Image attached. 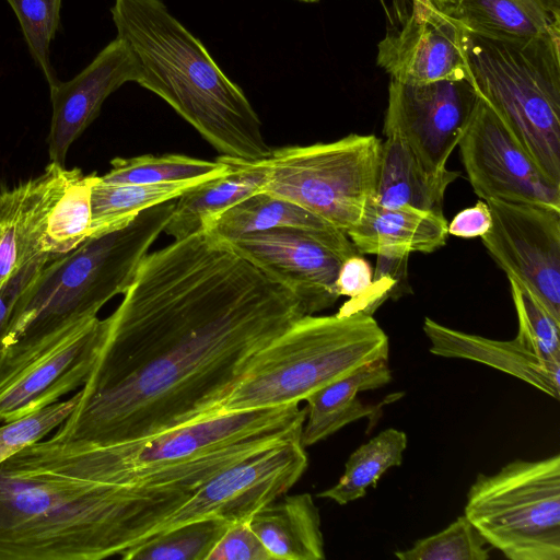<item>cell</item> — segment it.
<instances>
[{
  "label": "cell",
  "instance_id": "8992f818",
  "mask_svg": "<svg viewBox=\"0 0 560 560\" xmlns=\"http://www.w3.org/2000/svg\"><path fill=\"white\" fill-rule=\"evenodd\" d=\"M464 54L477 94L560 186V33L501 39L465 30Z\"/></svg>",
  "mask_w": 560,
  "mask_h": 560
},
{
  "label": "cell",
  "instance_id": "4316f807",
  "mask_svg": "<svg viewBox=\"0 0 560 560\" xmlns=\"http://www.w3.org/2000/svg\"><path fill=\"white\" fill-rule=\"evenodd\" d=\"M406 447L407 435L404 431L394 428L381 431L351 453L338 482L317 497L340 505L363 498L369 487H376L382 475L401 465Z\"/></svg>",
  "mask_w": 560,
  "mask_h": 560
},
{
  "label": "cell",
  "instance_id": "3957f363",
  "mask_svg": "<svg viewBox=\"0 0 560 560\" xmlns=\"http://www.w3.org/2000/svg\"><path fill=\"white\" fill-rule=\"evenodd\" d=\"M117 37L138 65L137 84L165 101L222 156L261 161L271 150L245 93L162 0H114Z\"/></svg>",
  "mask_w": 560,
  "mask_h": 560
},
{
  "label": "cell",
  "instance_id": "83f0119b",
  "mask_svg": "<svg viewBox=\"0 0 560 560\" xmlns=\"http://www.w3.org/2000/svg\"><path fill=\"white\" fill-rule=\"evenodd\" d=\"M110 170L100 180L105 184H158L188 179L208 180L229 171V163L220 156L206 161L180 154L116 158Z\"/></svg>",
  "mask_w": 560,
  "mask_h": 560
},
{
  "label": "cell",
  "instance_id": "ac0fdd59",
  "mask_svg": "<svg viewBox=\"0 0 560 560\" xmlns=\"http://www.w3.org/2000/svg\"><path fill=\"white\" fill-rule=\"evenodd\" d=\"M423 331L429 339L430 352L445 358L477 361L537 387L559 399L560 364H548L514 338L493 340L446 327L425 317Z\"/></svg>",
  "mask_w": 560,
  "mask_h": 560
},
{
  "label": "cell",
  "instance_id": "603a6c76",
  "mask_svg": "<svg viewBox=\"0 0 560 560\" xmlns=\"http://www.w3.org/2000/svg\"><path fill=\"white\" fill-rule=\"evenodd\" d=\"M249 525L273 560H323L319 510L310 493L283 494L257 511Z\"/></svg>",
  "mask_w": 560,
  "mask_h": 560
},
{
  "label": "cell",
  "instance_id": "d4e9b609",
  "mask_svg": "<svg viewBox=\"0 0 560 560\" xmlns=\"http://www.w3.org/2000/svg\"><path fill=\"white\" fill-rule=\"evenodd\" d=\"M338 230L318 215L281 197L258 191L203 223L202 230L225 241L276 228Z\"/></svg>",
  "mask_w": 560,
  "mask_h": 560
},
{
  "label": "cell",
  "instance_id": "8fae6325",
  "mask_svg": "<svg viewBox=\"0 0 560 560\" xmlns=\"http://www.w3.org/2000/svg\"><path fill=\"white\" fill-rule=\"evenodd\" d=\"M492 226L481 242L508 279L526 288L560 320V210L486 201Z\"/></svg>",
  "mask_w": 560,
  "mask_h": 560
},
{
  "label": "cell",
  "instance_id": "8d00e7d4",
  "mask_svg": "<svg viewBox=\"0 0 560 560\" xmlns=\"http://www.w3.org/2000/svg\"><path fill=\"white\" fill-rule=\"evenodd\" d=\"M373 271L370 262L355 254L342 260L337 279L336 288L339 296L346 295L349 300L362 296L372 284Z\"/></svg>",
  "mask_w": 560,
  "mask_h": 560
},
{
  "label": "cell",
  "instance_id": "7c38bea8",
  "mask_svg": "<svg viewBox=\"0 0 560 560\" xmlns=\"http://www.w3.org/2000/svg\"><path fill=\"white\" fill-rule=\"evenodd\" d=\"M477 100L469 79L423 84L390 79L383 133L401 140L428 171H444Z\"/></svg>",
  "mask_w": 560,
  "mask_h": 560
},
{
  "label": "cell",
  "instance_id": "277c9868",
  "mask_svg": "<svg viewBox=\"0 0 560 560\" xmlns=\"http://www.w3.org/2000/svg\"><path fill=\"white\" fill-rule=\"evenodd\" d=\"M174 202L140 212L129 224L88 237L49 260L18 299L0 340V387L131 284L171 218Z\"/></svg>",
  "mask_w": 560,
  "mask_h": 560
},
{
  "label": "cell",
  "instance_id": "e0dca14e",
  "mask_svg": "<svg viewBox=\"0 0 560 560\" xmlns=\"http://www.w3.org/2000/svg\"><path fill=\"white\" fill-rule=\"evenodd\" d=\"M69 175L70 170L49 163L40 175L0 191V291L40 258L51 257L49 218Z\"/></svg>",
  "mask_w": 560,
  "mask_h": 560
},
{
  "label": "cell",
  "instance_id": "4fadbf2b",
  "mask_svg": "<svg viewBox=\"0 0 560 560\" xmlns=\"http://www.w3.org/2000/svg\"><path fill=\"white\" fill-rule=\"evenodd\" d=\"M390 25L377 45L376 63L392 80L423 84L469 79L464 26L429 0H396Z\"/></svg>",
  "mask_w": 560,
  "mask_h": 560
},
{
  "label": "cell",
  "instance_id": "f35d334b",
  "mask_svg": "<svg viewBox=\"0 0 560 560\" xmlns=\"http://www.w3.org/2000/svg\"><path fill=\"white\" fill-rule=\"evenodd\" d=\"M49 260H51L50 257L40 258L0 291V340L18 299Z\"/></svg>",
  "mask_w": 560,
  "mask_h": 560
},
{
  "label": "cell",
  "instance_id": "ab89813d",
  "mask_svg": "<svg viewBox=\"0 0 560 560\" xmlns=\"http://www.w3.org/2000/svg\"><path fill=\"white\" fill-rule=\"evenodd\" d=\"M429 1H431L432 3L440 5V7H446V5L454 4L456 0H429Z\"/></svg>",
  "mask_w": 560,
  "mask_h": 560
},
{
  "label": "cell",
  "instance_id": "7a4b0ae2",
  "mask_svg": "<svg viewBox=\"0 0 560 560\" xmlns=\"http://www.w3.org/2000/svg\"><path fill=\"white\" fill-rule=\"evenodd\" d=\"M201 485H117L100 444L30 443L0 463V560L120 557Z\"/></svg>",
  "mask_w": 560,
  "mask_h": 560
},
{
  "label": "cell",
  "instance_id": "ffe728a7",
  "mask_svg": "<svg viewBox=\"0 0 560 560\" xmlns=\"http://www.w3.org/2000/svg\"><path fill=\"white\" fill-rule=\"evenodd\" d=\"M390 381L388 359L382 358L361 365L311 394L305 398L302 445L312 446L347 424L375 415L380 407L363 404L358 395L363 390L385 386Z\"/></svg>",
  "mask_w": 560,
  "mask_h": 560
},
{
  "label": "cell",
  "instance_id": "1f68e13d",
  "mask_svg": "<svg viewBox=\"0 0 560 560\" xmlns=\"http://www.w3.org/2000/svg\"><path fill=\"white\" fill-rule=\"evenodd\" d=\"M14 11L28 51L48 86L57 80L50 62V44L60 30L62 0H7Z\"/></svg>",
  "mask_w": 560,
  "mask_h": 560
},
{
  "label": "cell",
  "instance_id": "5bb4252c",
  "mask_svg": "<svg viewBox=\"0 0 560 560\" xmlns=\"http://www.w3.org/2000/svg\"><path fill=\"white\" fill-rule=\"evenodd\" d=\"M457 147L468 182L481 200L560 210V186L540 173L479 95Z\"/></svg>",
  "mask_w": 560,
  "mask_h": 560
},
{
  "label": "cell",
  "instance_id": "f1b7e54d",
  "mask_svg": "<svg viewBox=\"0 0 560 560\" xmlns=\"http://www.w3.org/2000/svg\"><path fill=\"white\" fill-rule=\"evenodd\" d=\"M229 523L222 518H202L151 535L129 549L122 560H207Z\"/></svg>",
  "mask_w": 560,
  "mask_h": 560
},
{
  "label": "cell",
  "instance_id": "484cf974",
  "mask_svg": "<svg viewBox=\"0 0 560 560\" xmlns=\"http://www.w3.org/2000/svg\"><path fill=\"white\" fill-rule=\"evenodd\" d=\"M203 182L188 179L158 184H105L97 176L91 191L90 237L124 228L140 212L177 199Z\"/></svg>",
  "mask_w": 560,
  "mask_h": 560
},
{
  "label": "cell",
  "instance_id": "60d3db41",
  "mask_svg": "<svg viewBox=\"0 0 560 560\" xmlns=\"http://www.w3.org/2000/svg\"><path fill=\"white\" fill-rule=\"evenodd\" d=\"M294 1L304 2V3H316L320 0H294Z\"/></svg>",
  "mask_w": 560,
  "mask_h": 560
},
{
  "label": "cell",
  "instance_id": "30bf717a",
  "mask_svg": "<svg viewBox=\"0 0 560 560\" xmlns=\"http://www.w3.org/2000/svg\"><path fill=\"white\" fill-rule=\"evenodd\" d=\"M307 464L301 439L250 455L210 477L149 536L202 518L249 521L257 511L285 494Z\"/></svg>",
  "mask_w": 560,
  "mask_h": 560
},
{
  "label": "cell",
  "instance_id": "6da1fadb",
  "mask_svg": "<svg viewBox=\"0 0 560 560\" xmlns=\"http://www.w3.org/2000/svg\"><path fill=\"white\" fill-rule=\"evenodd\" d=\"M288 288L201 230L147 255L51 439L112 444L209 417L252 358L305 316Z\"/></svg>",
  "mask_w": 560,
  "mask_h": 560
},
{
  "label": "cell",
  "instance_id": "74e56055",
  "mask_svg": "<svg viewBox=\"0 0 560 560\" xmlns=\"http://www.w3.org/2000/svg\"><path fill=\"white\" fill-rule=\"evenodd\" d=\"M492 226V215L486 201L479 200L472 207L463 209L447 223L451 235L472 238L481 237Z\"/></svg>",
  "mask_w": 560,
  "mask_h": 560
},
{
  "label": "cell",
  "instance_id": "d6a6232c",
  "mask_svg": "<svg viewBox=\"0 0 560 560\" xmlns=\"http://www.w3.org/2000/svg\"><path fill=\"white\" fill-rule=\"evenodd\" d=\"M395 556L400 560H487L490 557L487 541L465 514Z\"/></svg>",
  "mask_w": 560,
  "mask_h": 560
},
{
  "label": "cell",
  "instance_id": "836d02e7",
  "mask_svg": "<svg viewBox=\"0 0 560 560\" xmlns=\"http://www.w3.org/2000/svg\"><path fill=\"white\" fill-rule=\"evenodd\" d=\"M80 390L65 401H57L34 413L0 427V463L30 443L57 429L73 411Z\"/></svg>",
  "mask_w": 560,
  "mask_h": 560
},
{
  "label": "cell",
  "instance_id": "9a60e30c",
  "mask_svg": "<svg viewBox=\"0 0 560 560\" xmlns=\"http://www.w3.org/2000/svg\"><path fill=\"white\" fill-rule=\"evenodd\" d=\"M109 327V318L85 320L24 366L0 387V421L34 413L83 386Z\"/></svg>",
  "mask_w": 560,
  "mask_h": 560
},
{
  "label": "cell",
  "instance_id": "52a82bcc",
  "mask_svg": "<svg viewBox=\"0 0 560 560\" xmlns=\"http://www.w3.org/2000/svg\"><path fill=\"white\" fill-rule=\"evenodd\" d=\"M511 560L560 559V456L515 459L479 474L464 513Z\"/></svg>",
  "mask_w": 560,
  "mask_h": 560
},
{
  "label": "cell",
  "instance_id": "cb8c5ba5",
  "mask_svg": "<svg viewBox=\"0 0 560 560\" xmlns=\"http://www.w3.org/2000/svg\"><path fill=\"white\" fill-rule=\"evenodd\" d=\"M465 30L524 39L560 33V0H456L445 7Z\"/></svg>",
  "mask_w": 560,
  "mask_h": 560
},
{
  "label": "cell",
  "instance_id": "e575fe53",
  "mask_svg": "<svg viewBox=\"0 0 560 560\" xmlns=\"http://www.w3.org/2000/svg\"><path fill=\"white\" fill-rule=\"evenodd\" d=\"M408 257L390 258L377 256L372 284L362 296L349 300L337 312L339 315L364 313L373 315L386 300L404 294L407 279Z\"/></svg>",
  "mask_w": 560,
  "mask_h": 560
},
{
  "label": "cell",
  "instance_id": "d590c367",
  "mask_svg": "<svg viewBox=\"0 0 560 560\" xmlns=\"http://www.w3.org/2000/svg\"><path fill=\"white\" fill-rule=\"evenodd\" d=\"M207 560H273L249 525V521L231 523Z\"/></svg>",
  "mask_w": 560,
  "mask_h": 560
},
{
  "label": "cell",
  "instance_id": "44dd1931",
  "mask_svg": "<svg viewBox=\"0 0 560 560\" xmlns=\"http://www.w3.org/2000/svg\"><path fill=\"white\" fill-rule=\"evenodd\" d=\"M222 158L230 166L225 174L189 188L174 202L164 229L174 241L201 231L207 220L262 190L268 177L265 160Z\"/></svg>",
  "mask_w": 560,
  "mask_h": 560
},
{
  "label": "cell",
  "instance_id": "9c48e42d",
  "mask_svg": "<svg viewBox=\"0 0 560 560\" xmlns=\"http://www.w3.org/2000/svg\"><path fill=\"white\" fill-rule=\"evenodd\" d=\"M237 255L291 290L306 315L339 299L336 279L343 259L360 254L339 230L276 228L222 241Z\"/></svg>",
  "mask_w": 560,
  "mask_h": 560
},
{
  "label": "cell",
  "instance_id": "5b68a950",
  "mask_svg": "<svg viewBox=\"0 0 560 560\" xmlns=\"http://www.w3.org/2000/svg\"><path fill=\"white\" fill-rule=\"evenodd\" d=\"M388 351L373 315H305L252 358L220 411L299 404L361 365L388 359Z\"/></svg>",
  "mask_w": 560,
  "mask_h": 560
},
{
  "label": "cell",
  "instance_id": "4dcf8cb0",
  "mask_svg": "<svg viewBox=\"0 0 560 560\" xmlns=\"http://www.w3.org/2000/svg\"><path fill=\"white\" fill-rule=\"evenodd\" d=\"M512 301L518 320L515 337L540 360L560 364V320L556 319L523 285L510 280Z\"/></svg>",
  "mask_w": 560,
  "mask_h": 560
},
{
  "label": "cell",
  "instance_id": "ba28073f",
  "mask_svg": "<svg viewBox=\"0 0 560 560\" xmlns=\"http://www.w3.org/2000/svg\"><path fill=\"white\" fill-rule=\"evenodd\" d=\"M381 148L373 135L350 133L271 150L261 191L290 200L347 234L374 199Z\"/></svg>",
  "mask_w": 560,
  "mask_h": 560
},
{
  "label": "cell",
  "instance_id": "7402d4cb",
  "mask_svg": "<svg viewBox=\"0 0 560 560\" xmlns=\"http://www.w3.org/2000/svg\"><path fill=\"white\" fill-rule=\"evenodd\" d=\"M460 176L457 171H428L396 137L382 142L374 201L383 208L412 207L443 214L447 187Z\"/></svg>",
  "mask_w": 560,
  "mask_h": 560
},
{
  "label": "cell",
  "instance_id": "f546056e",
  "mask_svg": "<svg viewBox=\"0 0 560 560\" xmlns=\"http://www.w3.org/2000/svg\"><path fill=\"white\" fill-rule=\"evenodd\" d=\"M95 173L84 175L78 167L70 170L66 188L49 218L47 252L55 258L90 237L91 191Z\"/></svg>",
  "mask_w": 560,
  "mask_h": 560
},
{
  "label": "cell",
  "instance_id": "d6986e66",
  "mask_svg": "<svg viewBox=\"0 0 560 560\" xmlns=\"http://www.w3.org/2000/svg\"><path fill=\"white\" fill-rule=\"evenodd\" d=\"M347 235L361 255L401 258L441 248L448 232L444 214L412 207L383 208L372 199Z\"/></svg>",
  "mask_w": 560,
  "mask_h": 560
},
{
  "label": "cell",
  "instance_id": "2e32d148",
  "mask_svg": "<svg viewBox=\"0 0 560 560\" xmlns=\"http://www.w3.org/2000/svg\"><path fill=\"white\" fill-rule=\"evenodd\" d=\"M138 75L131 49L116 36L75 77L50 85V163L65 167L70 147L98 116L105 100L125 83L137 82Z\"/></svg>",
  "mask_w": 560,
  "mask_h": 560
}]
</instances>
